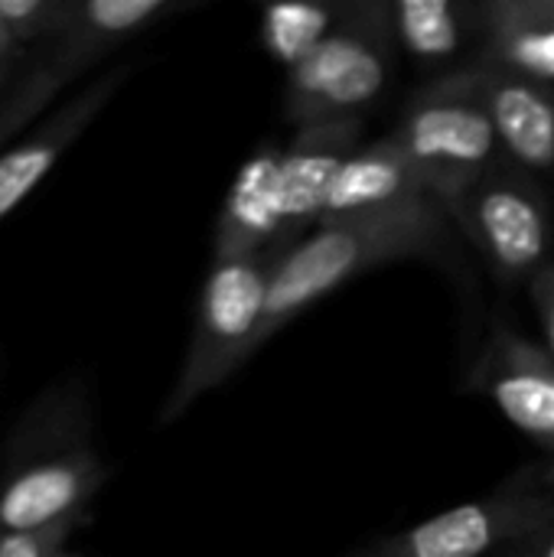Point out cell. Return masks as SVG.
<instances>
[{"label": "cell", "mask_w": 554, "mask_h": 557, "mask_svg": "<svg viewBox=\"0 0 554 557\" xmlns=\"http://www.w3.org/2000/svg\"><path fill=\"white\" fill-rule=\"evenodd\" d=\"M108 476L85 385L75 379L49 385L20 414L3 447L0 535L82 525Z\"/></svg>", "instance_id": "6da1fadb"}, {"label": "cell", "mask_w": 554, "mask_h": 557, "mask_svg": "<svg viewBox=\"0 0 554 557\" xmlns=\"http://www.w3.org/2000/svg\"><path fill=\"white\" fill-rule=\"evenodd\" d=\"M447 225L451 215L444 212V206L434 199H421L313 228L307 238L291 245L274 268L255 352L307 307L362 277L366 271L441 251V245L447 242Z\"/></svg>", "instance_id": "7a4b0ae2"}, {"label": "cell", "mask_w": 554, "mask_h": 557, "mask_svg": "<svg viewBox=\"0 0 554 557\" xmlns=\"http://www.w3.org/2000/svg\"><path fill=\"white\" fill-rule=\"evenodd\" d=\"M287 248L251 258L212 261L189 333L180 375L160 408V424H176L186 411L229 382L251 356L268 307L274 268Z\"/></svg>", "instance_id": "3957f363"}, {"label": "cell", "mask_w": 554, "mask_h": 557, "mask_svg": "<svg viewBox=\"0 0 554 557\" xmlns=\"http://www.w3.org/2000/svg\"><path fill=\"white\" fill-rule=\"evenodd\" d=\"M183 7V0H72L65 26L42 42L29 65L16 72L20 82L0 98V147L26 134L69 82Z\"/></svg>", "instance_id": "277c9868"}, {"label": "cell", "mask_w": 554, "mask_h": 557, "mask_svg": "<svg viewBox=\"0 0 554 557\" xmlns=\"http://www.w3.org/2000/svg\"><path fill=\"white\" fill-rule=\"evenodd\" d=\"M395 42L385 33L379 0H349L343 23L294 69H287L284 114L294 131L362 117L392 82Z\"/></svg>", "instance_id": "5b68a950"}, {"label": "cell", "mask_w": 554, "mask_h": 557, "mask_svg": "<svg viewBox=\"0 0 554 557\" xmlns=\"http://www.w3.org/2000/svg\"><path fill=\"white\" fill-rule=\"evenodd\" d=\"M392 137L405 147L444 209L503 157L473 65L424 85L408 101Z\"/></svg>", "instance_id": "8992f818"}, {"label": "cell", "mask_w": 554, "mask_h": 557, "mask_svg": "<svg viewBox=\"0 0 554 557\" xmlns=\"http://www.w3.org/2000/svg\"><path fill=\"white\" fill-rule=\"evenodd\" d=\"M503 284H529L554 261V206L545 183L500 157L444 209Z\"/></svg>", "instance_id": "52a82bcc"}, {"label": "cell", "mask_w": 554, "mask_h": 557, "mask_svg": "<svg viewBox=\"0 0 554 557\" xmlns=\"http://www.w3.org/2000/svg\"><path fill=\"white\" fill-rule=\"evenodd\" d=\"M549 522H554V467L519 473L483 499L366 548V557H500Z\"/></svg>", "instance_id": "ba28073f"}, {"label": "cell", "mask_w": 554, "mask_h": 557, "mask_svg": "<svg viewBox=\"0 0 554 557\" xmlns=\"http://www.w3.org/2000/svg\"><path fill=\"white\" fill-rule=\"evenodd\" d=\"M473 385L532 444L554 454V359L509 326H493Z\"/></svg>", "instance_id": "9c48e42d"}, {"label": "cell", "mask_w": 554, "mask_h": 557, "mask_svg": "<svg viewBox=\"0 0 554 557\" xmlns=\"http://www.w3.org/2000/svg\"><path fill=\"white\" fill-rule=\"evenodd\" d=\"M131 65H114L91 78L78 95L46 114L42 124L16 137V144L0 150V222L46 180L59 157L95 124V117L111 104V98L127 82Z\"/></svg>", "instance_id": "30bf717a"}, {"label": "cell", "mask_w": 554, "mask_h": 557, "mask_svg": "<svg viewBox=\"0 0 554 557\" xmlns=\"http://www.w3.org/2000/svg\"><path fill=\"white\" fill-rule=\"evenodd\" d=\"M362 117L323 121L294 131L281 150V199H284V242L307 238L327 209V196L343 163L362 147Z\"/></svg>", "instance_id": "8fae6325"}, {"label": "cell", "mask_w": 554, "mask_h": 557, "mask_svg": "<svg viewBox=\"0 0 554 557\" xmlns=\"http://www.w3.org/2000/svg\"><path fill=\"white\" fill-rule=\"evenodd\" d=\"M473 75L493 121L500 153L526 173L545 180L554 173V85L473 62Z\"/></svg>", "instance_id": "7c38bea8"}, {"label": "cell", "mask_w": 554, "mask_h": 557, "mask_svg": "<svg viewBox=\"0 0 554 557\" xmlns=\"http://www.w3.org/2000/svg\"><path fill=\"white\" fill-rule=\"evenodd\" d=\"M291 248L284 242L281 150L258 147L235 173L212 228V261H235Z\"/></svg>", "instance_id": "4fadbf2b"}, {"label": "cell", "mask_w": 554, "mask_h": 557, "mask_svg": "<svg viewBox=\"0 0 554 557\" xmlns=\"http://www.w3.org/2000/svg\"><path fill=\"white\" fill-rule=\"evenodd\" d=\"M421 199H434V196H431L421 170L405 153V147L389 134L382 140H372V144L359 147L343 163V170L333 180V189L327 196V209H323L320 225L343 222V219H353V215L398 209V206L421 202Z\"/></svg>", "instance_id": "5bb4252c"}, {"label": "cell", "mask_w": 554, "mask_h": 557, "mask_svg": "<svg viewBox=\"0 0 554 557\" xmlns=\"http://www.w3.org/2000/svg\"><path fill=\"white\" fill-rule=\"evenodd\" d=\"M477 62L554 85V0H480Z\"/></svg>", "instance_id": "9a60e30c"}, {"label": "cell", "mask_w": 554, "mask_h": 557, "mask_svg": "<svg viewBox=\"0 0 554 557\" xmlns=\"http://www.w3.org/2000/svg\"><path fill=\"white\" fill-rule=\"evenodd\" d=\"M395 49L421 65H444L480 42V0H379Z\"/></svg>", "instance_id": "2e32d148"}, {"label": "cell", "mask_w": 554, "mask_h": 557, "mask_svg": "<svg viewBox=\"0 0 554 557\" xmlns=\"http://www.w3.org/2000/svg\"><path fill=\"white\" fill-rule=\"evenodd\" d=\"M343 13L346 3H271L261 10V46L274 62L294 69L343 23Z\"/></svg>", "instance_id": "e0dca14e"}, {"label": "cell", "mask_w": 554, "mask_h": 557, "mask_svg": "<svg viewBox=\"0 0 554 557\" xmlns=\"http://www.w3.org/2000/svg\"><path fill=\"white\" fill-rule=\"evenodd\" d=\"M72 0H0V23L23 49L49 42L69 20Z\"/></svg>", "instance_id": "ac0fdd59"}, {"label": "cell", "mask_w": 554, "mask_h": 557, "mask_svg": "<svg viewBox=\"0 0 554 557\" xmlns=\"http://www.w3.org/2000/svg\"><path fill=\"white\" fill-rule=\"evenodd\" d=\"M75 529L78 525H59V529H46V532L0 535V557H59L65 552Z\"/></svg>", "instance_id": "d6986e66"}, {"label": "cell", "mask_w": 554, "mask_h": 557, "mask_svg": "<svg viewBox=\"0 0 554 557\" xmlns=\"http://www.w3.org/2000/svg\"><path fill=\"white\" fill-rule=\"evenodd\" d=\"M532 307H535V320L542 330V346L554 359V261H549L529 284H526Z\"/></svg>", "instance_id": "ffe728a7"}, {"label": "cell", "mask_w": 554, "mask_h": 557, "mask_svg": "<svg viewBox=\"0 0 554 557\" xmlns=\"http://www.w3.org/2000/svg\"><path fill=\"white\" fill-rule=\"evenodd\" d=\"M500 557H554V522L539 529L535 535H529L526 542L513 545L509 552H503Z\"/></svg>", "instance_id": "44dd1931"}, {"label": "cell", "mask_w": 554, "mask_h": 557, "mask_svg": "<svg viewBox=\"0 0 554 557\" xmlns=\"http://www.w3.org/2000/svg\"><path fill=\"white\" fill-rule=\"evenodd\" d=\"M23 52H29V49H23V46L13 39V33L0 23V78H3V75L20 62V55H23Z\"/></svg>", "instance_id": "7402d4cb"}, {"label": "cell", "mask_w": 554, "mask_h": 557, "mask_svg": "<svg viewBox=\"0 0 554 557\" xmlns=\"http://www.w3.org/2000/svg\"><path fill=\"white\" fill-rule=\"evenodd\" d=\"M356 557H366V552H359V555H356Z\"/></svg>", "instance_id": "603a6c76"}, {"label": "cell", "mask_w": 554, "mask_h": 557, "mask_svg": "<svg viewBox=\"0 0 554 557\" xmlns=\"http://www.w3.org/2000/svg\"><path fill=\"white\" fill-rule=\"evenodd\" d=\"M59 557H72V555H65V552H62V555H59Z\"/></svg>", "instance_id": "cb8c5ba5"}]
</instances>
